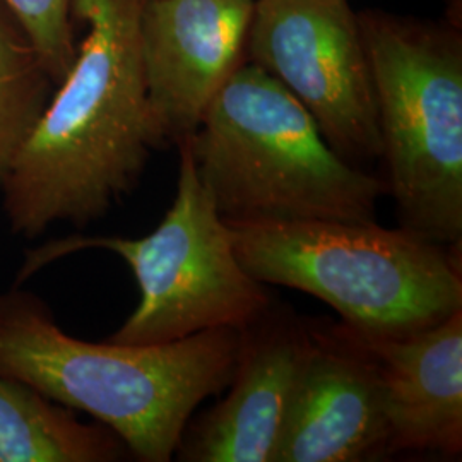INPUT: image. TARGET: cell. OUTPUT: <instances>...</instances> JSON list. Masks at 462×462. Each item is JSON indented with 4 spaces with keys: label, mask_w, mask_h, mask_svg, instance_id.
I'll return each mask as SVG.
<instances>
[{
    "label": "cell",
    "mask_w": 462,
    "mask_h": 462,
    "mask_svg": "<svg viewBox=\"0 0 462 462\" xmlns=\"http://www.w3.org/2000/svg\"><path fill=\"white\" fill-rule=\"evenodd\" d=\"M141 0H72L86 36L0 183L13 231L84 226L139 182L156 133L139 45Z\"/></svg>",
    "instance_id": "6da1fadb"
},
{
    "label": "cell",
    "mask_w": 462,
    "mask_h": 462,
    "mask_svg": "<svg viewBox=\"0 0 462 462\" xmlns=\"http://www.w3.org/2000/svg\"><path fill=\"white\" fill-rule=\"evenodd\" d=\"M247 330L165 345L89 343L66 334L28 291L0 295V375L97 418L144 462H166L199 404L230 385Z\"/></svg>",
    "instance_id": "7a4b0ae2"
},
{
    "label": "cell",
    "mask_w": 462,
    "mask_h": 462,
    "mask_svg": "<svg viewBox=\"0 0 462 462\" xmlns=\"http://www.w3.org/2000/svg\"><path fill=\"white\" fill-rule=\"evenodd\" d=\"M182 141L228 223L375 221L379 179L337 154L309 110L252 62Z\"/></svg>",
    "instance_id": "3957f363"
},
{
    "label": "cell",
    "mask_w": 462,
    "mask_h": 462,
    "mask_svg": "<svg viewBox=\"0 0 462 462\" xmlns=\"http://www.w3.org/2000/svg\"><path fill=\"white\" fill-rule=\"evenodd\" d=\"M230 226L252 278L322 300L351 332L404 336L462 310L459 263L402 226L317 219Z\"/></svg>",
    "instance_id": "277c9868"
},
{
    "label": "cell",
    "mask_w": 462,
    "mask_h": 462,
    "mask_svg": "<svg viewBox=\"0 0 462 462\" xmlns=\"http://www.w3.org/2000/svg\"><path fill=\"white\" fill-rule=\"evenodd\" d=\"M358 19L401 226L461 247V38L411 17L370 11Z\"/></svg>",
    "instance_id": "5b68a950"
},
{
    "label": "cell",
    "mask_w": 462,
    "mask_h": 462,
    "mask_svg": "<svg viewBox=\"0 0 462 462\" xmlns=\"http://www.w3.org/2000/svg\"><path fill=\"white\" fill-rule=\"evenodd\" d=\"M177 194L156 230L141 238L69 236L26 254L17 282L83 250H106L133 269L141 300L110 336L122 345H165L204 330H247L269 307L264 284L238 261L230 223L199 180L180 141Z\"/></svg>",
    "instance_id": "8992f818"
},
{
    "label": "cell",
    "mask_w": 462,
    "mask_h": 462,
    "mask_svg": "<svg viewBox=\"0 0 462 462\" xmlns=\"http://www.w3.org/2000/svg\"><path fill=\"white\" fill-rule=\"evenodd\" d=\"M250 62L278 79L349 163L382 158L372 70L349 0H255Z\"/></svg>",
    "instance_id": "52a82bcc"
},
{
    "label": "cell",
    "mask_w": 462,
    "mask_h": 462,
    "mask_svg": "<svg viewBox=\"0 0 462 462\" xmlns=\"http://www.w3.org/2000/svg\"><path fill=\"white\" fill-rule=\"evenodd\" d=\"M254 5L255 0L141 2V59L162 144L194 134L242 64Z\"/></svg>",
    "instance_id": "ba28073f"
},
{
    "label": "cell",
    "mask_w": 462,
    "mask_h": 462,
    "mask_svg": "<svg viewBox=\"0 0 462 462\" xmlns=\"http://www.w3.org/2000/svg\"><path fill=\"white\" fill-rule=\"evenodd\" d=\"M319 339L300 372L273 462L362 461L387 448L389 431L374 360L343 330Z\"/></svg>",
    "instance_id": "9c48e42d"
},
{
    "label": "cell",
    "mask_w": 462,
    "mask_h": 462,
    "mask_svg": "<svg viewBox=\"0 0 462 462\" xmlns=\"http://www.w3.org/2000/svg\"><path fill=\"white\" fill-rule=\"evenodd\" d=\"M374 360L379 374L393 450L462 447V310L404 336L345 330Z\"/></svg>",
    "instance_id": "30bf717a"
},
{
    "label": "cell",
    "mask_w": 462,
    "mask_h": 462,
    "mask_svg": "<svg viewBox=\"0 0 462 462\" xmlns=\"http://www.w3.org/2000/svg\"><path fill=\"white\" fill-rule=\"evenodd\" d=\"M314 341L276 329L245 346L228 396L180 442V459L192 462H273L300 372Z\"/></svg>",
    "instance_id": "8fae6325"
},
{
    "label": "cell",
    "mask_w": 462,
    "mask_h": 462,
    "mask_svg": "<svg viewBox=\"0 0 462 462\" xmlns=\"http://www.w3.org/2000/svg\"><path fill=\"white\" fill-rule=\"evenodd\" d=\"M125 450L108 427L84 425L70 408L0 375V462H108Z\"/></svg>",
    "instance_id": "7c38bea8"
},
{
    "label": "cell",
    "mask_w": 462,
    "mask_h": 462,
    "mask_svg": "<svg viewBox=\"0 0 462 462\" xmlns=\"http://www.w3.org/2000/svg\"><path fill=\"white\" fill-rule=\"evenodd\" d=\"M51 84L14 17L0 13V183L49 105Z\"/></svg>",
    "instance_id": "4fadbf2b"
},
{
    "label": "cell",
    "mask_w": 462,
    "mask_h": 462,
    "mask_svg": "<svg viewBox=\"0 0 462 462\" xmlns=\"http://www.w3.org/2000/svg\"><path fill=\"white\" fill-rule=\"evenodd\" d=\"M28 36L55 84L66 78L78 47L72 32V0H0Z\"/></svg>",
    "instance_id": "5bb4252c"
},
{
    "label": "cell",
    "mask_w": 462,
    "mask_h": 462,
    "mask_svg": "<svg viewBox=\"0 0 462 462\" xmlns=\"http://www.w3.org/2000/svg\"><path fill=\"white\" fill-rule=\"evenodd\" d=\"M141 2H146V0H141Z\"/></svg>",
    "instance_id": "9a60e30c"
}]
</instances>
